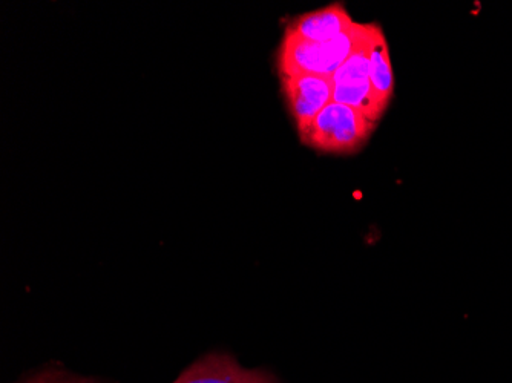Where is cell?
<instances>
[{"label": "cell", "instance_id": "1", "mask_svg": "<svg viewBox=\"0 0 512 383\" xmlns=\"http://www.w3.org/2000/svg\"><path fill=\"white\" fill-rule=\"evenodd\" d=\"M371 23L356 22L355 27L330 42H310L284 31L276 53L279 77H333L342 63L367 39Z\"/></svg>", "mask_w": 512, "mask_h": 383}, {"label": "cell", "instance_id": "2", "mask_svg": "<svg viewBox=\"0 0 512 383\" xmlns=\"http://www.w3.org/2000/svg\"><path fill=\"white\" fill-rule=\"evenodd\" d=\"M376 126L378 123L368 120L358 109L332 102L299 138L302 145L322 154H355L367 145Z\"/></svg>", "mask_w": 512, "mask_h": 383}, {"label": "cell", "instance_id": "3", "mask_svg": "<svg viewBox=\"0 0 512 383\" xmlns=\"http://www.w3.org/2000/svg\"><path fill=\"white\" fill-rule=\"evenodd\" d=\"M373 25L375 22H371L367 39L333 74V102L358 109L368 120L378 123L387 108L378 99L370 80V40Z\"/></svg>", "mask_w": 512, "mask_h": 383}, {"label": "cell", "instance_id": "4", "mask_svg": "<svg viewBox=\"0 0 512 383\" xmlns=\"http://www.w3.org/2000/svg\"><path fill=\"white\" fill-rule=\"evenodd\" d=\"M284 102L299 137L315 122L319 112L333 102V79L324 76L279 77Z\"/></svg>", "mask_w": 512, "mask_h": 383}, {"label": "cell", "instance_id": "5", "mask_svg": "<svg viewBox=\"0 0 512 383\" xmlns=\"http://www.w3.org/2000/svg\"><path fill=\"white\" fill-rule=\"evenodd\" d=\"M174 383H279V380L270 371L241 367L232 354L214 351L186 368Z\"/></svg>", "mask_w": 512, "mask_h": 383}, {"label": "cell", "instance_id": "6", "mask_svg": "<svg viewBox=\"0 0 512 383\" xmlns=\"http://www.w3.org/2000/svg\"><path fill=\"white\" fill-rule=\"evenodd\" d=\"M356 25L344 4L325 5L318 10L299 14L287 23V33L295 34L310 42H330L352 30Z\"/></svg>", "mask_w": 512, "mask_h": 383}, {"label": "cell", "instance_id": "7", "mask_svg": "<svg viewBox=\"0 0 512 383\" xmlns=\"http://www.w3.org/2000/svg\"><path fill=\"white\" fill-rule=\"evenodd\" d=\"M370 80L378 99L388 109L394 94V73L387 36L375 22L370 40Z\"/></svg>", "mask_w": 512, "mask_h": 383}, {"label": "cell", "instance_id": "8", "mask_svg": "<svg viewBox=\"0 0 512 383\" xmlns=\"http://www.w3.org/2000/svg\"><path fill=\"white\" fill-rule=\"evenodd\" d=\"M22 383H99L97 380L88 377L76 376L63 370H46L43 373L31 376Z\"/></svg>", "mask_w": 512, "mask_h": 383}]
</instances>
